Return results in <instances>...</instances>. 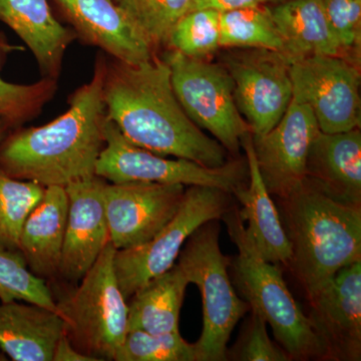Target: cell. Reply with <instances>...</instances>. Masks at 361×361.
Listing matches in <instances>:
<instances>
[{"mask_svg":"<svg viewBox=\"0 0 361 361\" xmlns=\"http://www.w3.org/2000/svg\"><path fill=\"white\" fill-rule=\"evenodd\" d=\"M186 186L104 182L103 197L110 241L116 250L146 243L174 217Z\"/></svg>","mask_w":361,"mask_h":361,"instance_id":"cell-12","label":"cell"},{"mask_svg":"<svg viewBox=\"0 0 361 361\" xmlns=\"http://www.w3.org/2000/svg\"><path fill=\"white\" fill-rule=\"evenodd\" d=\"M220 45L283 52V42L269 8L263 4L220 13Z\"/></svg>","mask_w":361,"mask_h":361,"instance_id":"cell-24","label":"cell"},{"mask_svg":"<svg viewBox=\"0 0 361 361\" xmlns=\"http://www.w3.org/2000/svg\"><path fill=\"white\" fill-rule=\"evenodd\" d=\"M319 132L310 106L292 97L272 130L252 135L259 171L271 196L283 199L303 184L310 147Z\"/></svg>","mask_w":361,"mask_h":361,"instance_id":"cell-13","label":"cell"},{"mask_svg":"<svg viewBox=\"0 0 361 361\" xmlns=\"http://www.w3.org/2000/svg\"><path fill=\"white\" fill-rule=\"evenodd\" d=\"M155 52L167 47L178 21L189 13L192 0H114Z\"/></svg>","mask_w":361,"mask_h":361,"instance_id":"cell-26","label":"cell"},{"mask_svg":"<svg viewBox=\"0 0 361 361\" xmlns=\"http://www.w3.org/2000/svg\"><path fill=\"white\" fill-rule=\"evenodd\" d=\"M106 58L97 54L92 80L71 92L63 115L40 127L23 126L8 132L0 142V170L44 188H66L96 177L106 142Z\"/></svg>","mask_w":361,"mask_h":361,"instance_id":"cell-2","label":"cell"},{"mask_svg":"<svg viewBox=\"0 0 361 361\" xmlns=\"http://www.w3.org/2000/svg\"><path fill=\"white\" fill-rule=\"evenodd\" d=\"M104 182L96 176L66 187L68 220L59 278L70 283L80 281L111 243L104 204Z\"/></svg>","mask_w":361,"mask_h":361,"instance_id":"cell-16","label":"cell"},{"mask_svg":"<svg viewBox=\"0 0 361 361\" xmlns=\"http://www.w3.org/2000/svg\"><path fill=\"white\" fill-rule=\"evenodd\" d=\"M109 243L78 286L56 300L65 336L80 353L97 360H115L128 334V301L118 286Z\"/></svg>","mask_w":361,"mask_h":361,"instance_id":"cell-5","label":"cell"},{"mask_svg":"<svg viewBox=\"0 0 361 361\" xmlns=\"http://www.w3.org/2000/svg\"><path fill=\"white\" fill-rule=\"evenodd\" d=\"M322 4L342 56L360 65L361 0H322Z\"/></svg>","mask_w":361,"mask_h":361,"instance_id":"cell-31","label":"cell"},{"mask_svg":"<svg viewBox=\"0 0 361 361\" xmlns=\"http://www.w3.org/2000/svg\"><path fill=\"white\" fill-rule=\"evenodd\" d=\"M219 225L210 221L199 227L183 246L177 264L190 284H196L203 303V330L194 343L197 361L227 360V344L237 323L250 311L230 280L231 259L219 245Z\"/></svg>","mask_w":361,"mask_h":361,"instance_id":"cell-6","label":"cell"},{"mask_svg":"<svg viewBox=\"0 0 361 361\" xmlns=\"http://www.w3.org/2000/svg\"><path fill=\"white\" fill-rule=\"evenodd\" d=\"M65 334L56 312L32 303L0 304V348L14 361H52Z\"/></svg>","mask_w":361,"mask_h":361,"instance_id":"cell-21","label":"cell"},{"mask_svg":"<svg viewBox=\"0 0 361 361\" xmlns=\"http://www.w3.org/2000/svg\"><path fill=\"white\" fill-rule=\"evenodd\" d=\"M189 284L184 271L178 264L149 280L128 299V331H180V308Z\"/></svg>","mask_w":361,"mask_h":361,"instance_id":"cell-23","label":"cell"},{"mask_svg":"<svg viewBox=\"0 0 361 361\" xmlns=\"http://www.w3.org/2000/svg\"><path fill=\"white\" fill-rule=\"evenodd\" d=\"M161 58L170 68L173 89L185 113L226 151L237 155L244 135L252 132L237 108L234 82L227 68L172 49Z\"/></svg>","mask_w":361,"mask_h":361,"instance_id":"cell-8","label":"cell"},{"mask_svg":"<svg viewBox=\"0 0 361 361\" xmlns=\"http://www.w3.org/2000/svg\"><path fill=\"white\" fill-rule=\"evenodd\" d=\"M166 49L193 59L212 56L221 49L219 11L198 9L185 14L173 28Z\"/></svg>","mask_w":361,"mask_h":361,"instance_id":"cell-29","label":"cell"},{"mask_svg":"<svg viewBox=\"0 0 361 361\" xmlns=\"http://www.w3.org/2000/svg\"><path fill=\"white\" fill-rule=\"evenodd\" d=\"M292 97L308 104L320 132L360 129V65L342 56H313L290 63Z\"/></svg>","mask_w":361,"mask_h":361,"instance_id":"cell-10","label":"cell"},{"mask_svg":"<svg viewBox=\"0 0 361 361\" xmlns=\"http://www.w3.org/2000/svg\"><path fill=\"white\" fill-rule=\"evenodd\" d=\"M251 311L246 329L242 332L238 344L227 355V360L242 361H288L290 356L280 345L271 341L267 322L255 310Z\"/></svg>","mask_w":361,"mask_h":361,"instance_id":"cell-32","label":"cell"},{"mask_svg":"<svg viewBox=\"0 0 361 361\" xmlns=\"http://www.w3.org/2000/svg\"><path fill=\"white\" fill-rule=\"evenodd\" d=\"M268 8L283 42L282 54L290 63L313 56H342L322 0H287Z\"/></svg>","mask_w":361,"mask_h":361,"instance_id":"cell-22","label":"cell"},{"mask_svg":"<svg viewBox=\"0 0 361 361\" xmlns=\"http://www.w3.org/2000/svg\"><path fill=\"white\" fill-rule=\"evenodd\" d=\"M0 21L32 51L42 78L59 80L66 51L77 37L59 23L49 1L0 0Z\"/></svg>","mask_w":361,"mask_h":361,"instance_id":"cell-18","label":"cell"},{"mask_svg":"<svg viewBox=\"0 0 361 361\" xmlns=\"http://www.w3.org/2000/svg\"><path fill=\"white\" fill-rule=\"evenodd\" d=\"M61 20L82 44L97 47L129 65L151 61L157 52L114 0H51Z\"/></svg>","mask_w":361,"mask_h":361,"instance_id":"cell-15","label":"cell"},{"mask_svg":"<svg viewBox=\"0 0 361 361\" xmlns=\"http://www.w3.org/2000/svg\"><path fill=\"white\" fill-rule=\"evenodd\" d=\"M278 200L289 268L310 299L342 268L361 261V206L334 201L306 180Z\"/></svg>","mask_w":361,"mask_h":361,"instance_id":"cell-3","label":"cell"},{"mask_svg":"<svg viewBox=\"0 0 361 361\" xmlns=\"http://www.w3.org/2000/svg\"><path fill=\"white\" fill-rule=\"evenodd\" d=\"M52 361H94L92 357L80 353L63 334L54 349Z\"/></svg>","mask_w":361,"mask_h":361,"instance_id":"cell-34","label":"cell"},{"mask_svg":"<svg viewBox=\"0 0 361 361\" xmlns=\"http://www.w3.org/2000/svg\"><path fill=\"white\" fill-rule=\"evenodd\" d=\"M8 132H11V130L8 129V127L0 120V142L4 140V137H6Z\"/></svg>","mask_w":361,"mask_h":361,"instance_id":"cell-35","label":"cell"},{"mask_svg":"<svg viewBox=\"0 0 361 361\" xmlns=\"http://www.w3.org/2000/svg\"><path fill=\"white\" fill-rule=\"evenodd\" d=\"M103 97L106 116L135 146L207 168L228 163L222 145L185 113L173 89L170 68L157 54L141 65L106 56Z\"/></svg>","mask_w":361,"mask_h":361,"instance_id":"cell-1","label":"cell"},{"mask_svg":"<svg viewBox=\"0 0 361 361\" xmlns=\"http://www.w3.org/2000/svg\"><path fill=\"white\" fill-rule=\"evenodd\" d=\"M264 4L266 0H192L189 11L213 9L222 13L241 7L262 6Z\"/></svg>","mask_w":361,"mask_h":361,"instance_id":"cell-33","label":"cell"},{"mask_svg":"<svg viewBox=\"0 0 361 361\" xmlns=\"http://www.w3.org/2000/svg\"><path fill=\"white\" fill-rule=\"evenodd\" d=\"M18 47L7 42L0 33V68L9 51ZM59 80L42 78L30 85L11 84L0 75V120L9 130L23 127L25 123L37 118L49 102L56 96Z\"/></svg>","mask_w":361,"mask_h":361,"instance_id":"cell-25","label":"cell"},{"mask_svg":"<svg viewBox=\"0 0 361 361\" xmlns=\"http://www.w3.org/2000/svg\"><path fill=\"white\" fill-rule=\"evenodd\" d=\"M230 195L218 188L189 186L179 210L153 238L139 246L116 250L114 268L127 301L149 280L176 264L183 246L199 227L222 219L231 207Z\"/></svg>","mask_w":361,"mask_h":361,"instance_id":"cell-7","label":"cell"},{"mask_svg":"<svg viewBox=\"0 0 361 361\" xmlns=\"http://www.w3.org/2000/svg\"><path fill=\"white\" fill-rule=\"evenodd\" d=\"M222 220L238 249L231 261L234 283L251 310L269 323L275 339L291 360H324V349L310 318L292 296L279 266L258 253L240 217L239 207H230Z\"/></svg>","mask_w":361,"mask_h":361,"instance_id":"cell-4","label":"cell"},{"mask_svg":"<svg viewBox=\"0 0 361 361\" xmlns=\"http://www.w3.org/2000/svg\"><path fill=\"white\" fill-rule=\"evenodd\" d=\"M305 180L339 203L361 206V132H319L311 145Z\"/></svg>","mask_w":361,"mask_h":361,"instance_id":"cell-17","label":"cell"},{"mask_svg":"<svg viewBox=\"0 0 361 361\" xmlns=\"http://www.w3.org/2000/svg\"><path fill=\"white\" fill-rule=\"evenodd\" d=\"M0 301L37 304L59 314L56 298L47 281L28 269L20 252L0 246Z\"/></svg>","mask_w":361,"mask_h":361,"instance_id":"cell-28","label":"cell"},{"mask_svg":"<svg viewBox=\"0 0 361 361\" xmlns=\"http://www.w3.org/2000/svg\"><path fill=\"white\" fill-rule=\"evenodd\" d=\"M290 61L280 52L252 49L226 56L225 68L234 82L237 108L252 135L272 130L292 99Z\"/></svg>","mask_w":361,"mask_h":361,"instance_id":"cell-11","label":"cell"},{"mask_svg":"<svg viewBox=\"0 0 361 361\" xmlns=\"http://www.w3.org/2000/svg\"><path fill=\"white\" fill-rule=\"evenodd\" d=\"M68 211L66 188L47 187L21 229L18 251L28 269L44 281L59 278Z\"/></svg>","mask_w":361,"mask_h":361,"instance_id":"cell-20","label":"cell"},{"mask_svg":"<svg viewBox=\"0 0 361 361\" xmlns=\"http://www.w3.org/2000/svg\"><path fill=\"white\" fill-rule=\"evenodd\" d=\"M246 154L248 184L235 190L232 195L238 199L240 217L248 223L246 228L261 257L273 264L289 267L291 247L282 226L279 212L265 186L254 153L252 133L244 135L241 141Z\"/></svg>","mask_w":361,"mask_h":361,"instance_id":"cell-19","label":"cell"},{"mask_svg":"<svg viewBox=\"0 0 361 361\" xmlns=\"http://www.w3.org/2000/svg\"><path fill=\"white\" fill-rule=\"evenodd\" d=\"M104 141L96 176L113 184L142 182L208 186L231 195L237 188L245 185V166L241 161H228L221 168H207L184 159H168L128 141L108 116Z\"/></svg>","mask_w":361,"mask_h":361,"instance_id":"cell-9","label":"cell"},{"mask_svg":"<svg viewBox=\"0 0 361 361\" xmlns=\"http://www.w3.org/2000/svg\"><path fill=\"white\" fill-rule=\"evenodd\" d=\"M310 319L325 360L361 357V261L342 268L310 299Z\"/></svg>","mask_w":361,"mask_h":361,"instance_id":"cell-14","label":"cell"},{"mask_svg":"<svg viewBox=\"0 0 361 361\" xmlns=\"http://www.w3.org/2000/svg\"><path fill=\"white\" fill-rule=\"evenodd\" d=\"M44 190L37 183L14 179L0 170V246L18 251L23 226Z\"/></svg>","mask_w":361,"mask_h":361,"instance_id":"cell-27","label":"cell"},{"mask_svg":"<svg viewBox=\"0 0 361 361\" xmlns=\"http://www.w3.org/2000/svg\"><path fill=\"white\" fill-rule=\"evenodd\" d=\"M115 361H197L196 349L180 331L149 334L130 330Z\"/></svg>","mask_w":361,"mask_h":361,"instance_id":"cell-30","label":"cell"},{"mask_svg":"<svg viewBox=\"0 0 361 361\" xmlns=\"http://www.w3.org/2000/svg\"><path fill=\"white\" fill-rule=\"evenodd\" d=\"M284 1H287V0H266V4H267V2H271V4H276Z\"/></svg>","mask_w":361,"mask_h":361,"instance_id":"cell-36","label":"cell"}]
</instances>
